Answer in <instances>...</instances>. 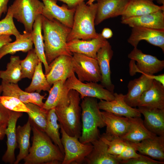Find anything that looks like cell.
Wrapping results in <instances>:
<instances>
[{
  "label": "cell",
  "instance_id": "27",
  "mask_svg": "<svg viewBox=\"0 0 164 164\" xmlns=\"http://www.w3.org/2000/svg\"><path fill=\"white\" fill-rule=\"evenodd\" d=\"M159 10H164V5H157L149 0H129L121 15V20Z\"/></svg>",
  "mask_w": 164,
  "mask_h": 164
},
{
  "label": "cell",
  "instance_id": "23",
  "mask_svg": "<svg viewBox=\"0 0 164 164\" xmlns=\"http://www.w3.org/2000/svg\"><path fill=\"white\" fill-rule=\"evenodd\" d=\"M142 74L138 78L129 81L128 85V93L124 95L125 102L132 107L137 106L140 96L149 88L153 80L150 75Z\"/></svg>",
  "mask_w": 164,
  "mask_h": 164
},
{
  "label": "cell",
  "instance_id": "50",
  "mask_svg": "<svg viewBox=\"0 0 164 164\" xmlns=\"http://www.w3.org/2000/svg\"><path fill=\"white\" fill-rule=\"evenodd\" d=\"M96 0H88V1L86 3V4L87 5H90L93 3Z\"/></svg>",
  "mask_w": 164,
  "mask_h": 164
},
{
  "label": "cell",
  "instance_id": "5",
  "mask_svg": "<svg viewBox=\"0 0 164 164\" xmlns=\"http://www.w3.org/2000/svg\"><path fill=\"white\" fill-rule=\"evenodd\" d=\"M97 11V3L87 5L84 2L77 6L67 42L76 39L89 40L98 36L99 33L95 28Z\"/></svg>",
  "mask_w": 164,
  "mask_h": 164
},
{
  "label": "cell",
  "instance_id": "32",
  "mask_svg": "<svg viewBox=\"0 0 164 164\" xmlns=\"http://www.w3.org/2000/svg\"><path fill=\"white\" fill-rule=\"evenodd\" d=\"M21 61L19 56H11L6 70L0 71V78L2 81L17 84L22 79Z\"/></svg>",
  "mask_w": 164,
  "mask_h": 164
},
{
  "label": "cell",
  "instance_id": "18",
  "mask_svg": "<svg viewBox=\"0 0 164 164\" xmlns=\"http://www.w3.org/2000/svg\"><path fill=\"white\" fill-rule=\"evenodd\" d=\"M130 143L139 153L164 162V136L156 135L139 142Z\"/></svg>",
  "mask_w": 164,
  "mask_h": 164
},
{
  "label": "cell",
  "instance_id": "45",
  "mask_svg": "<svg viewBox=\"0 0 164 164\" xmlns=\"http://www.w3.org/2000/svg\"><path fill=\"white\" fill-rule=\"evenodd\" d=\"M9 1V0H0V18L3 13L7 12V4Z\"/></svg>",
  "mask_w": 164,
  "mask_h": 164
},
{
  "label": "cell",
  "instance_id": "39",
  "mask_svg": "<svg viewBox=\"0 0 164 164\" xmlns=\"http://www.w3.org/2000/svg\"><path fill=\"white\" fill-rule=\"evenodd\" d=\"M12 13L8 8L5 17L0 21V36L14 35L16 39L20 38L22 34L17 29L13 20Z\"/></svg>",
  "mask_w": 164,
  "mask_h": 164
},
{
  "label": "cell",
  "instance_id": "19",
  "mask_svg": "<svg viewBox=\"0 0 164 164\" xmlns=\"http://www.w3.org/2000/svg\"><path fill=\"white\" fill-rule=\"evenodd\" d=\"M107 41L101 33H99L97 37L91 39H76L68 42L67 44V48L72 53H81L96 59L98 51Z\"/></svg>",
  "mask_w": 164,
  "mask_h": 164
},
{
  "label": "cell",
  "instance_id": "25",
  "mask_svg": "<svg viewBox=\"0 0 164 164\" xmlns=\"http://www.w3.org/2000/svg\"><path fill=\"white\" fill-rule=\"evenodd\" d=\"M137 106L164 109V86L153 80L149 88L140 96Z\"/></svg>",
  "mask_w": 164,
  "mask_h": 164
},
{
  "label": "cell",
  "instance_id": "13",
  "mask_svg": "<svg viewBox=\"0 0 164 164\" xmlns=\"http://www.w3.org/2000/svg\"><path fill=\"white\" fill-rule=\"evenodd\" d=\"M114 99L111 101L100 100L98 105L100 109L116 115L126 117H141V114L138 108L132 107L124 100V95L114 93Z\"/></svg>",
  "mask_w": 164,
  "mask_h": 164
},
{
  "label": "cell",
  "instance_id": "51",
  "mask_svg": "<svg viewBox=\"0 0 164 164\" xmlns=\"http://www.w3.org/2000/svg\"><path fill=\"white\" fill-rule=\"evenodd\" d=\"M153 1L154 0H156L157 2L159 4H162L164 5V0H149Z\"/></svg>",
  "mask_w": 164,
  "mask_h": 164
},
{
  "label": "cell",
  "instance_id": "36",
  "mask_svg": "<svg viewBox=\"0 0 164 164\" xmlns=\"http://www.w3.org/2000/svg\"><path fill=\"white\" fill-rule=\"evenodd\" d=\"M40 61L36 66L29 85L25 89V91L32 92L36 91L40 93L42 91L49 92L51 86L48 82L45 75L44 73Z\"/></svg>",
  "mask_w": 164,
  "mask_h": 164
},
{
  "label": "cell",
  "instance_id": "33",
  "mask_svg": "<svg viewBox=\"0 0 164 164\" xmlns=\"http://www.w3.org/2000/svg\"><path fill=\"white\" fill-rule=\"evenodd\" d=\"M66 81L60 80L54 82L49 91V96L43 108L47 110L55 108L68 93L69 90L65 84Z\"/></svg>",
  "mask_w": 164,
  "mask_h": 164
},
{
  "label": "cell",
  "instance_id": "16",
  "mask_svg": "<svg viewBox=\"0 0 164 164\" xmlns=\"http://www.w3.org/2000/svg\"><path fill=\"white\" fill-rule=\"evenodd\" d=\"M113 55L112 47L107 41L98 51L97 60L101 75V84L106 89L114 93V86L111 79L110 62Z\"/></svg>",
  "mask_w": 164,
  "mask_h": 164
},
{
  "label": "cell",
  "instance_id": "40",
  "mask_svg": "<svg viewBox=\"0 0 164 164\" xmlns=\"http://www.w3.org/2000/svg\"><path fill=\"white\" fill-rule=\"evenodd\" d=\"M0 102L4 107L11 111L27 113L29 111L25 104L15 97L1 96Z\"/></svg>",
  "mask_w": 164,
  "mask_h": 164
},
{
  "label": "cell",
  "instance_id": "49",
  "mask_svg": "<svg viewBox=\"0 0 164 164\" xmlns=\"http://www.w3.org/2000/svg\"><path fill=\"white\" fill-rule=\"evenodd\" d=\"M8 123L0 125V140H2L5 135V130Z\"/></svg>",
  "mask_w": 164,
  "mask_h": 164
},
{
  "label": "cell",
  "instance_id": "14",
  "mask_svg": "<svg viewBox=\"0 0 164 164\" xmlns=\"http://www.w3.org/2000/svg\"><path fill=\"white\" fill-rule=\"evenodd\" d=\"M45 8L43 15L48 19H55L67 26L71 28L76 8H69L66 4L57 5L56 0H42Z\"/></svg>",
  "mask_w": 164,
  "mask_h": 164
},
{
  "label": "cell",
  "instance_id": "42",
  "mask_svg": "<svg viewBox=\"0 0 164 164\" xmlns=\"http://www.w3.org/2000/svg\"><path fill=\"white\" fill-rule=\"evenodd\" d=\"M28 93L30 103L33 104L43 108L44 104L43 100L46 94L42 95L39 93L35 92Z\"/></svg>",
  "mask_w": 164,
  "mask_h": 164
},
{
  "label": "cell",
  "instance_id": "4",
  "mask_svg": "<svg viewBox=\"0 0 164 164\" xmlns=\"http://www.w3.org/2000/svg\"><path fill=\"white\" fill-rule=\"evenodd\" d=\"M80 104L81 109V135L79 141L84 144L91 143L99 138L101 135L98 128L106 126L103 121L97 99L86 97Z\"/></svg>",
  "mask_w": 164,
  "mask_h": 164
},
{
  "label": "cell",
  "instance_id": "20",
  "mask_svg": "<svg viewBox=\"0 0 164 164\" xmlns=\"http://www.w3.org/2000/svg\"><path fill=\"white\" fill-rule=\"evenodd\" d=\"M138 107V110L144 116L143 123L146 128L157 135L164 136V109Z\"/></svg>",
  "mask_w": 164,
  "mask_h": 164
},
{
  "label": "cell",
  "instance_id": "6",
  "mask_svg": "<svg viewBox=\"0 0 164 164\" xmlns=\"http://www.w3.org/2000/svg\"><path fill=\"white\" fill-rule=\"evenodd\" d=\"M8 8L13 17L23 25L24 31L31 33L36 18L39 15H43L45 7L39 0H15Z\"/></svg>",
  "mask_w": 164,
  "mask_h": 164
},
{
  "label": "cell",
  "instance_id": "26",
  "mask_svg": "<svg viewBox=\"0 0 164 164\" xmlns=\"http://www.w3.org/2000/svg\"><path fill=\"white\" fill-rule=\"evenodd\" d=\"M101 113L106 127V134L121 138L127 132L130 126L129 118L105 111Z\"/></svg>",
  "mask_w": 164,
  "mask_h": 164
},
{
  "label": "cell",
  "instance_id": "9",
  "mask_svg": "<svg viewBox=\"0 0 164 164\" xmlns=\"http://www.w3.org/2000/svg\"><path fill=\"white\" fill-rule=\"evenodd\" d=\"M65 84L70 90H73L78 92L80 98L83 99L89 97L111 101L114 99V93L105 88L101 84L92 82H82L76 77L73 72L66 80Z\"/></svg>",
  "mask_w": 164,
  "mask_h": 164
},
{
  "label": "cell",
  "instance_id": "31",
  "mask_svg": "<svg viewBox=\"0 0 164 164\" xmlns=\"http://www.w3.org/2000/svg\"><path fill=\"white\" fill-rule=\"evenodd\" d=\"M33 45L31 32L24 31L20 38L5 44L0 49V60L8 54H13L18 51L28 52L33 49Z\"/></svg>",
  "mask_w": 164,
  "mask_h": 164
},
{
  "label": "cell",
  "instance_id": "52",
  "mask_svg": "<svg viewBox=\"0 0 164 164\" xmlns=\"http://www.w3.org/2000/svg\"><path fill=\"white\" fill-rule=\"evenodd\" d=\"M2 86L1 84L0 85V96H1V94L2 93Z\"/></svg>",
  "mask_w": 164,
  "mask_h": 164
},
{
  "label": "cell",
  "instance_id": "37",
  "mask_svg": "<svg viewBox=\"0 0 164 164\" xmlns=\"http://www.w3.org/2000/svg\"><path fill=\"white\" fill-rule=\"evenodd\" d=\"M26 58L21 60V78L32 79L36 68L40 61L34 49L28 52Z\"/></svg>",
  "mask_w": 164,
  "mask_h": 164
},
{
  "label": "cell",
  "instance_id": "24",
  "mask_svg": "<svg viewBox=\"0 0 164 164\" xmlns=\"http://www.w3.org/2000/svg\"><path fill=\"white\" fill-rule=\"evenodd\" d=\"M91 143L93 146V149L83 162L87 164H120L119 160L108 152V145L101 137Z\"/></svg>",
  "mask_w": 164,
  "mask_h": 164
},
{
  "label": "cell",
  "instance_id": "17",
  "mask_svg": "<svg viewBox=\"0 0 164 164\" xmlns=\"http://www.w3.org/2000/svg\"><path fill=\"white\" fill-rule=\"evenodd\" d=\"M95 26L103 21L121 15L129 0H97Z\"/></svg>",
  "mask_w": 164,
  "mask_h": 164
},
{
  "label": "cell",
  "instance_id": "44",
  "mask_svg": "<svg viewBox=\"0 0 164 164\" xmlns=\"http://www.w3.org/2000/svg\"><path fill=\"white\" fill-rule=\"evenodd\" d=\"M65 3L70 9L76 8L80 3L86 0H56Z\"/></svg>",
  "mask_w": 164,
  "mask_h": 164
},
{
  "label": "cell",
  "instance_id": "21",
  "mask_svg": "<svg viewBox=\"0 0 164 164\" xmlns=\"http://www.w3.org/2000/svg\"><path fill=\"white\" fill-rule=\"evenodd\" d=\"M22 115V112L11 111L5 130L7 137V149L2 160L5 163L14 164L16 159L15 151L18 144L16 140V125L18 119Z\"/></svg>",
  "mask_w": 164,
  "mask_h": 164
},
{
  "label": "cell",
  "instance_id": "15",
  "mask_svg": "<svg viewBox=\"0 0 164 164\" xmlns=\"http://www.w3.org/2000/svg\"><path fill=\"white\" fill-rule=\"evenodd\" d=\"M49 65L50 67V70L45 76L51 86L57 81H66L74 72L72 56L60 55L55 58Z\"/></svg>",
  "mask_w": 164,
  "mask_h": 164
},
{
  "label": "cell",
  "instance_id": "30",
  "mask_svg": "<svg viewBox=\"0 0 164 164\" xmlns=\"http://www.w3.org/2000/svg\"><path fill=\"white\" fill-rule=\"evenodd\" d=\"M32 128L29 119L23 126L19 125L16 128V140L19 152L14 164H19L28 155L30 147L29 139Z\"/></svg>",
  "mask_w": 164,
  "mask_h": 164
},
{
  "label": "cell",
  "instance_id": "48",
  "mask_svg": "<svg viewBox=\"0 0 164 164\" xmlns=\"http://www.w3.org/2000/svg\"><path fill=\"white\" fill-rule=\"evenodd\" d=\"M150 76L153 80L159 82L164 86V74H162L158 75H150Z\"/></svg>",
  "mask_w": 164,
  "mask_h": 164
},
{
  "label": "cell",
  "instance_id": "11",
  "mask_svg": "<svg viewBox=\"0 0 164 164\" xmlns=\"http://www.w3.org/2000/svg\"><path fill=\"white\" fill-rule=\"evenodd\" d=\"M101 138L108 145V152L114 156L120 162L137 158L140 156V154L137 152L130 142L120 137L104 133L101 136Z\"/></svg>",
  "mask_w": 164,
  "mask_h": 164
},
{
  "label": "cell",
  "instance_id": "47",
  "mask_svg": "<svg viewBox=\"0 0 164 164\" xmlns=\"http://www.w3.org/2000/svg\"><path fill=\"white\" fill-rule=\"evenodd\" d=\"M101 34L103 37L106 39L111 38L113 35L112 30L108 28H104Z\"/></svg>",
  "mask_w": 164,
  "mask_h": 164
},
{
  "label": "cell",
  "instance_id": "10",
  "mask_svg": "<svg viewBox=\"0 0 164 164\" xmlns=\"http://www.w3.org/2000/svg\"><path fill=\"white\" fill-rule=\"evenodd\" d=\"M73 70L80 81L97 83L101 80V75L97 59L83 54L72 53Z\"/></svg>",
  "mask_w": 164,
  "mask_h": 164
},
{
  "label": "cell",
  "instance_id": "7",
  "mask_svg": "<svg viewBox=\"0 0 164 164\" xmlns=\"http://www.w3.org/2000/svg\"><path fill=\"white\" fill-rule=\"evenodd\" d=\"M61 134V140L64 152L62 164H80L92 151L93 146L91 143L84 144L79 138L68 135L60 125Z\"/></svg>",
  "mask_w": 164,
  "mask_h": 164
},
{
  "label": "cell",
  "instance_id": "35",
  "mask_svg": "<svg viewBox=\"0 0 164 164\" xmlns=\"http://www.w3.org/2000/svg\"><path fill=\"white\" fill-rule=\"evenodd\" d=\"M29 111L27 113L31 125L45 132L48 110L31 103L26 104Z\"/></svg>",
  "mask_w": 164,
  "mask_h": 164
},
{
  "label": "cell",
  "instance_id": "2",
  "mask_svg": "<svg viewBox=\"0 0 164 164\" xmlns=\"http://www.w3.org/2000/svg\"><path fill=\"white\" fill-rule=\"evenodd\" d=\"M32 144L29 153L24 159V164H57L64 157L59 147L46 133L32 126Z\"/></svg>",
  "mask_w": 164,
  "mask_h": 164
},
{
  "label": "cell",
  "instance_id": "29",
  "mask_svg": "<svg viewBox=\"0 0 164 164\" xmlns=\"http://www.w3.org/2000/svg\"><path fill=\"white\" fill-rule=\"evenodd\" d=\"M42 21L41 15H38L33 23L31 32L32 40L34 45L35 52L39 60L43 64L45 75L50 71V67L48 63L45 55L44 43L42 34Z\"/></svg>",
  "mask_w": 164,
  "mask_h": 164
},
{
  "label": "cell",
  "instance_id": "3",
  "mask_svg": "<svg viewBox=\"0 0 164 164\" xmlns=\"http://www.w3.org/2000/svg\"><path fill=\"white\" fill-rule=\"evenodd\" d=\"M80 99L78 92L70 90L55 108L60 125L69 135L78 138L82 130Z\"/></svg>",
  "mask_w": 164,
  "mask_h": 164
},
{
  "label": "cell",
  "instance_id": "1",
  "mask_svg": "<svg viewBox=\"0 0 164 164\" xmlns=\"http://www.w3.org/2000/svg\"><path fill=\"white\" fill-rule=\"evenodd\" d=\"M45 54L49 64L61 55L72 56L67 48V38L71 29L57 19L50 20L41 15Z\"/></svg>",
  "mask_w": 164,
  "mask_h": 164
},
{
  "label": "cell",
  "instance_id": "34",
  "mask_svg": "<svg viewBox=\"0 0 164 164\" xmlns=\"http://www.w3.org/2000/svg\"><path fill=\"white\" fill-rule=\"evenodd\" d=\"M58 121L55 108L48 110L46 125L45 132L54 143L59 147L64 155V150L59 132L60 125L58 124Z\"/></svg>",
  "mask_w": 164,
  "mask_h": 164
},
{
  "label": "cell",
  "instance_id": "46",
  "mask_svg": "<svg viewBox=\"0 0 164 164\" xmlns=\"http://www.w3.org/2000/svg\"><path fill=\"white\" fill-rule=\"evenodd\" d=\"M12 41V39L10 35L0 36V49L5 44L11 42Z\"/></svg>",
  "mask_w": 164,
  "mask_h": 164
},
{
  "label": "cell",
  "instance_id": "41",
  "mask_svg": "<svg viewBox=\"0 0 164 164\" xmlns=\"http://www.w3.org/2000/svg\"><path fill=\"white\" fill-rule=\"evenodd\" d=\"M120 163L122 164H164V162L155 160L144 155L140 154V156L138 158L121 161L120 162Z\"/></svg>",
  "mask_w": 164,
  "mask_h": 164
},
{
  "label": "cell",
  "instance_id": "12",
  "mask_svg": "<svg viewBox=\"0 0 164 164\" xmlns=\"http://www.w3.org/2000/svg\"><path fill=\"white\" fill-rule=\"evenodd\" d=\"M142 40L160 47L164 53V31L141 27H132L128 42L134 47H137Z\"/></svg>",
  "mask_w": 164,
  "mask_h": 164
},
{
  "label": "cell",
  "instance_id": "8",
  "mask_svg": "<svg viewBox=\"0 0 164 164\" xmlns=\"http://www.w3.org/2000/svg\"><path fill=\"white\" fill-rule=\"evenodd\" d=\"M131 59L130 73L133 76L136 73L152 75L162 70L164 68V60L156 57L144 53L137 47H134L128 54Z\"/></svg>",
  "mask_w": 164,
  "mask_h": 164
},
{
  "label": "cell",
  "instance_id": "28",
  "mask_svg": "<svg viewBox=\"0 0 164 164\" xmlns=\"http://www.w3.org/2000/svg\"><path fill=\"white\" fill-rule=\"evenodd\" d=\"M130 126L127 132L121 138L131 143H137L156 135L145 127L141 117L129 118Z\"/></svg>",
  "mask_w": 164,
  "mask_h": 164
},
{
  "label": "cell",
  "instance_id": "43",
  "mask_svg": "<svg viewBox=\"0 0 164 164\" xmlns=\"http://www.w3.org/2000/svg\"><path fill=\"white\" fill-rule=\"evenodd\" d=\"M11 111L4 107L0 102V125L8 123Z\"/></svg>",
  "mask_w": 164,
  "mask_h": 164
},
{
  "label": "cell",
  "instance_id": "38",
  "mask_svg": "<svg viewBox=\"0 0 164 164\" xmlns=\"http://www.w3.org/2000/svg\"><path fill=\"white\" fill-rule=\"evenodd\" d=\"M2 95L17 98L25 104L30 103L28 92L21 89L17 84L2 81Z\"/></svg>",
  "mask_w": 164,
  "mask_h": 164
},
{
  "label": "cell",
  "instance_id": "22",
  "mask_svg": "<svg viewBox=\"0 0 164 164\" xmlns=\"http://www.w3.org/2000/svg\"><path fill=\"white\" fill-rule=\"evenodd\" d=\"M164 10L121 20V23L132 28L144 27L164 31Z\"/></svg>",
  "mask_w": 164,
  "mask_h": 164
}]
</instances>
